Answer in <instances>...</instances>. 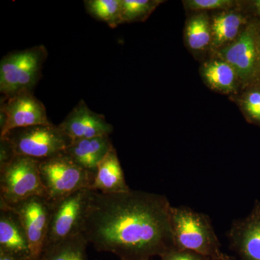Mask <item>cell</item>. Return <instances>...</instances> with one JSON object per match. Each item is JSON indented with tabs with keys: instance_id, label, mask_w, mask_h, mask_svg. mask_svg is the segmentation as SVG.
Returning <instances> with one entry per match:
<instances>
[{
	"instance_id": "6da1fadb",
	"label": "cell",
	"mask_w": 260,
	"mask_h": 260,
	"mask_svg": "<svg viewBox=\"0 0 260 260\" xmlns=\"http://www.w3.org/2000/svg\"><path fill=\"white\" fill-rule=\"evenodd\" d=\"M172 205L165 195L140 190L93 191L82 234L100 252L120 260H150L175 247Z\"/></svg>"
},
{
	"instance_id": "7a4b0ae2",
	"label": "cell",
	"mask_w": 260,
	"mask_h": 260,
	"mask_svg": "<svg viewBox=\"0 0 260 260\" xmlns=\"http://www.w3.org/2000/svg\"><path fill=\"white\" fill-rule=\"evenodd\" d=\"M171 225L174 246L213 257L221 251V244L209 216L189 207H172Z\"/></svg>"
},
{
	"instance_id": "3957f363",
	"label": "cell",
	"mask_w": 260,
	"mask_h": 260,
	"mask_svg": "<svg viewBox=\"0 0 260 260\" xmlns=\"http://www.w3.org/2000/svg\"><path fill=\"white\" fill-rule=\"evenodd\" d=\"M47 56L46 47L39 45L3 56L0 62V92L3 97L21 90L32 91L40 80Z\"/></svg>"
},
{
	"instance_id": "277c9868",
	"label": "cell",
	"mask_w": 260,
	"mask_h": 260,
	"mask_svg": "<svg viewBox=\"0 0 260 260\" xmlns=\"http://www.w3.org/2000/svg\"><path fill=\"white\" fill-rule=\"evenodd\" d=\"M39 169L46 198L51 204L81 189H90L95 178V174L79 167L64 153L40 160Z\"/></svg>"
},
{
	"instance_id": "5b68a950",
	"label": "cell",
	"mask_w": 260,
	"mask_h": 260,
	"mask_svg": "<svg viewBox=\"0 0 260 260\" xmlns=\"http://www.w3.org/2000/svg\"><path fill=\"white\" fill-rule=\"evenodd\" d=\"M39 164L37 159L15 155L0 166V200L13 205L32 197L46 198Z\"/></svg>"
},
{
	"instance_id": "8992f818",
	"label": "cell",
	"mask_w": 260,
	"mask_h": 260,
	"mask_svg": "<svg viewBox=\"0 0 260 260\" xmlns=\"http://www.w3.org/2000/svg\"><path fill=\"white\" fill-rule=\"evenodd\" d=\"M15 155L42 160L64 153L72 143L59 125L50 124L12 130L5 136Z\"/></svg>"
},
{
	"instance_id": "52a82bcc",
	"label": "cell",
	"mask_w": 260,
	"mask_h": 260,
	"mask_svg": "<svg viewBox=\"0 0 260 260\" xmlns=\"http://www.w3.org/2000/svg\"><path fill=\"white\" fill-rule=\"evenodd\" d=\"M92 193L90 189H81L52 204L45 246L82 234Z\"/></svg>"
},
{
	"instance_id": "ba28073f",
	"label": "cell",
	"mask_w": 260,
	"mask_h": 260,
	"mask_svg": "<svg viewBox=\"0 0 260 260\" xmlns=\"http://www.w3.org/2000/svg\"><path fill=\"white\" fill-rule=\"evenodd\" d=\"M0 206L16 214L28 238L30 260H39L47 242L52 204L44 197H32L13 205L0 200Z\"/></svg>"
},
{
	"instance_id": "9c48e42d",
	"label": "cell",
	"mask_w": 260,
	"mask_h": 260,
	"mask_svg": "<svg viewBox=\"0 0 260 260\" xmlns=\"http://www.w3.org/2000/svg\"><path fill=\"white\" fill-rule=\"evenodd\" d=\"M0 118V138L12 130L51 124L44 104L34 96L31 90H21L11 96L3 97Z\"/></svg>"
},
{
	"instance_id": "30bf717a",
	"label": "cell",
	"mask_w": 260,
	"mask_h": 260,
	"mask_svg": "<svg viewBox=\"0 0 260 260\" xmlns=\"http://www.w3.org/2000/svg\"><path fill=\"white\" fill-rule=\"evenodd\" d=\"M260 40L254 24L246 26L235 41L219 51V57L235 69L239 80L246 83L254 78L259 66Z\"/></svg>"
},
{
	"instance_id": "8fae6325",
	"label": "cell",
	"mask_w": 260,
	"mask_h": 260,
	"mask_svg": "<svg viewBox=\"0 0 260 260\" xmlns=\"http://www.w3.org/2000/svg\"><path fill=\"white\" fill-rule=\"evenodd\" d=\"M226 236L229 247L241 260H260V202L245 218L233 222Z\"/></svg>"
},
{
	"instance_id": "7c38bea8",
	"label": "cell",
	"mask_w": 260,
	"mask_h": 260,
	"mask_svg": "<svg viewBox=\"0 0 260 260\" xmlns=\"http://www.w3.org/2000/svg\"><path fill=\"white\" fill-rule=\"evenodd\" d=\"M59 126L72 141L109 137L114 131L104 116L92 111L84 101L78 103Z\"/></svg>"
},
{
	"instance_id": "4fadbf2b",
	"label": "cell",
	"mask_w": 260,
	"mask_h": 260,
	"mask_svg": "<svg viewBox=\"0 0 260 260\" xmlns=\"http://www.w3.org/2000/svg\"><path fill=\"white\" fill-rule=\"evenodd\" d=\"M114 148L109 136L72 141L64 153L88 172L95 174L98 166Z\"/></svg>"
},
{
	"instance_id": "5bb4252c",
	"label": "cell",
	"mask_w": 260,
	"mask_h": 260,
	"mask_svg": "<svg viewBox=\"0 0 260 260\" xmlns=\"http://www.w3.org/2000/svg\"><path fill=\"white\" fill-rule=\"evenodd\" d=\"M0 249L30 260L26 234L16 214L0 206Z\"/></svg>"
},
{
	"instance_id": "9a60e30c",
	"label": "cell",
	"mask_w": 260,
	"mask_h": 260,
	"mask_svg": "<svg viewBox=\"0 0 260 260\" xmlns=\"http://www.w3.org/2000/svg\"><path fill=\"white\" fill-rule=\"evenodd\" d=\"M90 189L103 194H117L131 190L126 184L115 148H113L98 166Z\"/></svg>"
},
{
	"instance_id": "2e32d148",
	"label": "cell",
	"mask_w": 260,
	"mask_h": 260,
	"mask_svg": "<svg viewBox=\"0 0 260 260\" xmlns=\"http://www.w3.org/2000/svg\"><path fill=\"white\" fill-rule=\"evenodd\" d=\"M246 18L234 10H224L211 19L212 44L215 49H222L235 41L244 30Z\"/></svg>"
},
{
	"instance_id": "e0dca14e",
	"label": "cell",
	"mask_w": 260,
	"mask_h": 260,
	"mask_svg": "<svg viewBox=\"0 0 260 260\" xmlns=\"http://www.w3.org/2000/svg\"><path fill=\"white\" fill-rule=\"evenodd\" d=\"M201 75L210 88L223 93L237 90L239 76L235 69L226 61L219 57L207 61L202 66Z\"/></svg>"
},
{
	"instance_id": "ac0fdd59",
	"label": "cell",
	"mask_w": 260,
	"mask_h": 260,
	"mask_svg": "<svg viewBox=\"0 0 260 260\" xmlns=\"http://www.w3.org/2000/svg\"><path fill=\"white\" fill-rule=\"evenodd\" d=\"M88 243L83 234L44 246L39 260H88Z\"/></svg>"
},
{
	"instance_id": "d6986e66",
	"label": "cell",
	"mask_w": 260,
	"mask_h": 260,
	"mask_svg": "<svg viewBox=\"0 0 260 260\" xmlns=\"http://www.w3.org/2000/svg\"><path fill=\"white\" fill-rule=\"evenodd\" d=\"M185 39L188 47L194 51L205 50L211 46V20L205 12H200L188 19Z\"/></svg>"
},
{
	"instance_id": "ffe728a7",
	"label": "cell",
	"mask_w": 260,
	"mask_h": 260,
	"mask_svg": "<svg viewBox=\"0 0 260 260\" xmlns=\"http://www.w3.org/2000/svg\"><path fill=\"white\" fill-rule=\"evenodd\" d=\"M84 5L90 16L111 28L121 25V0H85Z\"/></svg>"
},
{
	"instance_id": "44dd1931",
	"label": "cell",
	"mask_w": 260,
	"mask_h": 260,
	"mask_svg": "<svg viewBox=\"0 0 260 260\" xmlns=\"http://www.w3.org/2000/svg\"><path fill=\"white\" fill-rule=\"evenodd\" d=\"M161 3L158 0H121V24L144 21Z\"/></svg>"
},
{
	"instance_id": "7402d4cb",
	"label": "cell",
	"mask_w": 260,
	"mask_h": 260,
	"mask_svg": "<svg viewBox=\"0 0 260 260\" xmlns=\"http://www.w3.org/2000/svg\"><path fill=\"white\" fill-rule=\"evenodd\" d=\"M241 103L247 117L260 124V88L253 89L247 92Z\"/></svg>"
},
{
	"instance_id": "603a6c76",
	"label": "cell",
	"mask_w": 260,
	"mask_h": 260,
	"mask_svg": "<svg viewBox=\"0 0 260 260\" xmlns=\"http://www.w3.org/2000/svg\"><path fill=\"white\" fill-rule=\"evenodd\" d=\"M187 9L194 11L229 9L234 5L232 0H187L184 2Z\"/></svg>"
},
{
	"instance_id": "cb8c5ba5",
	"label": "cell",
	"mask_w": 260,
	"mask_h": 260,
	"mask_svg": "<svg viewBox=\"0 0 260 260\" xmlns=\"http://www.w3.org/2000/svg\"><path fill=\"white\" fill-rule=\"evenodd\" d=\"M161 260H209L210 257L187 249L174 247L160 256Z\"/></svg>"
},
{
	"instance_id": "d4e9b609",
	"label": "cell",
	"mask_w": 260,
	"mask_h": 260,
	"mask_svg": "<svg viewBox=\"0 0 260 260\" xmlns=\"http://www.w3.org/2000/svg\"><path fill=\"white\" fill-rule=\"evenodd\" d=\"M0 260H30L27 258L23 257L16 255V254H12V253L7 252L0 249Z\"/></svg>"
},
{
	"instance_id": "484cf974",
	"label": "cell",
	"mask_w": 260,
	"mask_h": 260,
	"mask_svg": "<svg viewBox=\"0 0 260 260\" xmlns=\"http://www.w3.org/2000/svg\"><path fill=\"white\" fill-rule=\"evenodd\" d=\"M209 260H237L234 256L221 252L218 256L210 257Z\"/></svg>"
},
{
	"instance_id": "4316f807",
	"label": "cell",
	"mask_w": 260,
	"mask_h": 260,
	"mask_svg": "<svg viewBox=\"0 0 260 260\" xmlns=\"http://www.w3.org/2000/svg\"><path fill=\"white\" fill-rule=\"evenodd\" d=\"M254 3L256 10H257L258 13H259L260 14V0H257V1L254 2Z\"/></svg>"
},
{
	"instance_id": "83f0119b",
	"label": "cell",
	"mask_w": 260,
	"mask_h": 260,
	"mask_svg": "<svg viewBox=\"0 0 260 260\" xmlns=\"http://www.w3.org/2000/svg\"><path fill=\"white\" fill-rule=\"evenodd\" d=\"M259 67H260V51H259Z\"/></svg>"
},
{
	"instance_id": "f1b7e54d",
	"label": "cell",
	"mask_w": 260,
	"mask_h": 260,
	"mask_svg": "<svg viewBox=\"0 0 260 260\" xmlns=\"http://www.w3.org/2000/svg\"><path fill=\"white\" fill-rule=\"evenodd\" d=\"M150 260H152V259H150Z\"/></svg>"
}]
</instances>
